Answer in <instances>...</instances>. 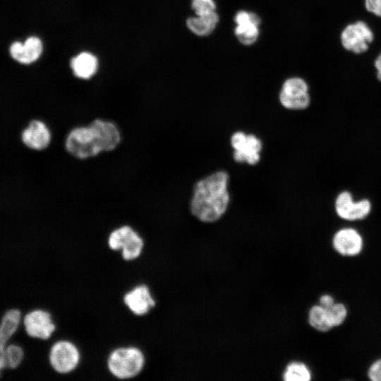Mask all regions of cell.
Here are the masks:
<instances>
[{"instance_id":"1","label":"cell","mask_w":381,"mask_h":381,"mask_svg":"<svg viewBox=\"0 0 381 381\" xmlns=\"http://www.w3.org/2000/svg\"><path fill=\"white\" fill-rule=\"evenodd\" d=\"M228 181V174L218 171L195 183L190 209L200 221L214 222L225 213L229 202Z\"/></svg>"},{"instance_id":"2","label":"cell","mask_w":381,"mask_h":381,"mask_svg":"<svg viewBox=\"0 0 381 381\" xmlns=\"http://www.w3.org/2000/svg\"><path fill=\"white\" fill-rule=\"evenodd\" d=\"M145 358L140 350L135 347L115 349L108 358V368L117 378L128 379L137 375L143 369Z\"/></svg>"},{"instance_id":"3","label":"cell","mask_w":381,"mask_h":381,"mask_svg":"<svg viewBox=\"0 0 381 381\" xmlns=\"http://www.w3.org/2000/svg\"><path fill=\"white\" fill-rule=\"evenodd\" d=\"M65 147L71 155L80 159H88L102 152L97 138L90 125L72 128L66 135Z\"/></svg>"},{"instance_id":"4","label":"cell","mask_w":381,"mask_h":381,"mask_svg":"<svg viewBox=\"0 0 381 381\" xmlns=\"http://www.w3.org/2000/svg\"><path fill=\"white\" fill-rule=\"evenodd\" d=\"M108 245L111 250H121L122 256L126 260L137 258L143 248V240L131 226H120L111 232Z\"/></svg>"},{"instance_id":"5","label":"cell","mask_w":381,"mask_h":381,"mask_svg":"<svg viewBox=\"0 0 381 381\" xmlns=\"http://www.w3.org/2000/svg\"><path fill=\"white\" fill-rule=\"evenodd\" d=\"M279 101L282 106L289 109H306L310 102L306 82L298 77L286 80L279 93Z\"/></svg>"},{"instance_id":"6","label":"cell","mask_w":381,"mask_h":381,"mask_svg":"<svg viewBox=\"0 0 381 381\" xmlns=\"http://www.w3.org/2000/svg\"><path fill=\"white\" fill-rule=\"evenodd\" d=\"M332 246L336 253L341 257H358L364 250V238L354 228H341L333 235Z\"/></svg>"},{"instance_id":"7","label":"cell","mask_w":381,"mask_h":381,"mask_svg":"<svg viewBox=\"0 0 381 381\" xmlns=\"http://www.w3.org/2000/svg\"><path fill=\"white\" fill-rule=\"evenodd\" d=\"M231 145L234 150V159L238 162H246L253 165L257 164L260 158L262 142L255 135H247L238 131L231 137Z\"/></svg>"},{"instance_id":"8","label":"cell","mask_w":381,"mask_h":381,"mask_svg":"<svg viewBox=\"0 0 381 381\" xmlns=\"http://www.w3.org/2000/svg\"><path fill=\"white\" fill-rule=\"evenodd\" d=\"M373 37L372 30L363 21H357L348 25L341 34V41L344 48L356 54L367 51L368 44L373 42Z\"/></svg>"},{"instance_id":"9","label":"cell","mask_w":381,"mask_h":381,"mask_svg":"<svg viewBox=\"0 0 381 381\" xmlns=\"http://www.w3.org/2000/svg\"><path fill=\"white\" fill-rule=\"evenodd\" d=\"M80 360L77 347L68 341H59L51 348L49 362L52 368L59 373H68L74 370Z\"/></svg>"},{"instance_id":"10","label":"cell","mask_w":381,"mask_h":381,"mask_svg":"<svg viewBox=\"0 0 381 381\" xmlns=\"http://www.w3.org/2000/svg\"><path fill=\"white\" fill-rule=\"evenodd\" d=\"M371 204L368 200L363 199L355 202L348 191L340 193L335 200V211L339 217L354 222L362 220L368 216Z\"/></svg>"},{"instance_id":"11","label":"cell","mask_w":381,"mask_h":381,"mask_svg":"<svg viewBox=\"0 0 381 381\" xmlns=\"http://www.w3.org/2000/svg\"><path fill=\"white\" fill-rule=\"evenodd\" d=\"M27 334L34 338L47 339L55 330L50 314L42 310L28 313L23 320Z\"/></svg>"},{"instance_id":"12","label":"cell","mask_w":381,"mask_h":381,"mask_svg":"<svg viewBox=\"0 0 381 381\" xmlns=\"http://www.w3.org/2000/svg\"><path fill=\"white\" fill-rule=\"evenodd\" d=\"M89 125L97 138L102 152L111 151L119 145L121 139V132L114 122L97 119Z\"/></svg>"},{"instance_id":"13","label":"cell","mask_w":381,"mask_h":381,"mask_svg":"<svg viewBox=\"0 0 381 381\" xmlns=\"http://www.w3.org/2000/svg\"><path fill=\"white\" fill-rule=\"evenodd\" d=\"M52 139L51 131L42 121L35 119L22 131L21 140L28 147L35 150L46 149Z\"/></svg>"},{"instance_id":"14","label":"cell","mask_w":381,"mask_h":381,"mask_svg":"<svg viewBox=\"0 0 381 381\" xmlns=\"http://www.w3.org/2000/svg\"><path fill=\"white\" fill-rule=\"evenodd\" d=\"M42 42L37 37H30L24 43L13 42L10 47L11 56L17 61L29 64L37 61L42 53Z\"/></svg>"},{"instance_id":"15","label":"cell","mask_w":381,"mask_h":381,"mask_svg":"<svg viewBox=\"0 0 381 381\" xmlns=\"http://www.w3.org/2000/svg\"><path fill=\"white\" fill-rule=\"evenodd\" d=\"M125 304L138 315L146 314L155 305L148 287L140 285L128 292L123 298Z\"/></svg>"},{"instance_id":"16","label":"cell","mask_w":381,"mask_h":381,"mask_svg":"<svg viewBox=\"0 0 381 381\" xmlns=\"http://www.w3.org/2000/svg\"><path fill=\"white\" fill-rule=\"evenodd\" d=\"M21 314L17 309H11L5 313L0 322V376L6 368L4 353L7 341L17 331Z\"/></svg>"},{"instance_id":"17","label":"cell","mask_w":381,"mask_h":381,"mask_svg":"<svg viewBox=\"0 0 381 381\" xmlns=\"http://www.w3.org/2000/svg\"><path fill=\"white\" fill-rule=\"evenodd\" d=\"M71 67L75 76L83 80H87L96 73L98 68V60L90 52H81L72 59Z\"/></svg>"},{"instance_id":"18","label":"cell","mask_w":381,"mask_h":381,"mask_svg":"<svg viewBox=\"0 0 381 381\" xmlns=\"http://www.w3.org/2000/svg\"><path fill=\"white\" fill-rule=\"evenodd\" d=\"M219 21L218 14L215 11L202 15H196L188 18V28L198 36H207L216 28Z\"/></svg>"},{"instance_id":"19","label":"cell","mask_w":381,"mask_h":381,"mask_svg":"<svg viewBox=\"0 0 381 381\" xmlns=\"http://www.w3.org/2000/svg\"><path fill=\"white\" fill-rule=\"evenodd\" d=\"M308 322L314 329L325 333L333 328L329 322L327 310L318 303L310 307L308 313Z\"/></svg>"},{"instance_id":"20","label":"cell","mask_w":381,"mask_h":381,"mask_svg":"<svg viewBox=\"0 0 381 381\" xmlns=\"http://www.w3.org/2000/svg\"><path fill=\"white\" fill-rule=\"evenodd\" d=\"M312 375L309 367L300 361L291 362L282 374L283 379L286 381H310Z\"/></svg>"},{"instance_id":"21","label":"cell","mask_w":381,"mask_h":381,"mask_svg":"<svg viewBox=\"0 0 381 381\" xmlns=\"http://www.w3.org/2000/svg\"><path fill=\"white\" fill-rule=\"evenodd\" d=\"M329 322L332 328L343 325L349 317L347 305L341 301H336L332 306L326 308Z\"/></svg>"},{"instance_id":"22","label":"cell","mask_w":381,"mask_h":381,"mask_svg":"<svg viewBox=\"0 0 381 381\" xmlns=\"http://www.w3.org/2000/svg\"><path fill=\"white\" fill-rule=\"evenodd\" d=\"M259 25L253 23L236 25L234 33L239 42L245 45L253 44L259 36Z\"/></svg>"},{"instance_id":"23","label":"cell","mask_w":381,"mask_h":381,"mask_svg":"<svg viewBox=\"0 0 381 381\" xmlns=\"http://www.w3.org/2000/svg\"><path fill=\"white\" fill-rule=\"evenodd\" d=\"M24 356L23 349L16 344L8 345L5 349L4 358L6 367L17 368L22 362Z\"/></svg>"},{"instance_id":"24","label":"cell","mask_w":381,"mask_h":381,"mask_svg":"<svg viewBox=\"0 0 381 381\" xmlns=\"http://www.w3.org/2000/svg\"><path fill=\"white\" fill-rule=\"evenodd\" d=\"M191 7L199 16L215 11L216 4L214 0H192Z\"/></svg>"},{"instance_id":"25","label":"cell","mask_w":381,"mask_h":381,"mask_svg":"<svg viewBox=\"0 0 381 381\" xmlns=\"http://www.w3.org/2000/svg\"><path fill=\"white\" fill-rule=\"evenodd\" d=\"M234 21L236 25L253 23L259 25L260 23V19L257 14L246 11H239L234 17Z\"/></svg>"},{"instance_id":"26","label":"cell","mask_w":381,"mask_h":381,"mask_svg":"<svg viewBox=\"0 0 381 381\" xmlns=\"http://www.w3.org/2000/svg\"><path fill=\"white\" fill-rule=\"evenodd\" d=\"M366 376L371 381H381V357L371 362L367 368Z\"/></svg>"},{"instance_id":"27","label":"cell","mask_w":381,"mask_h":381,"mask_svg":"<svg viewBox=\"0 0 381 381\" xmlns=\"http://www.w3.org/2000/svg\"><path fill=\"white\" fill-rule=\"evenodd\" d=\"M365 5L369 12L381 17V0H365Z\"/></svg>"},{"instance_id":"28","label":"cell","mask_w":381,"mask_h":381,"mask_svg":"<svg viewBox=\"0 0 381 381\" xmlns=\"http://www.w3.org/2000/svg\"><path fill=\"white\" fill-rule=\"evenodd\" d=\"M337 301L336 298L330 294H323L318 299V304L325 308H328Z\"/></svg>"},{"instance_id":"29","label":"cell","mask_w":381,"mask_h":381,"mask_svg":"<svg viewBox=\"0 0 381 381\" xmlns=\"http://www.w3.org/2000/svg\"><path fill=\"white\" fill-rule=\"evenodd\" d=\"M375 66L377 69V77L381 81V53L375 61Z\"/></svg>"}]
</instances>
